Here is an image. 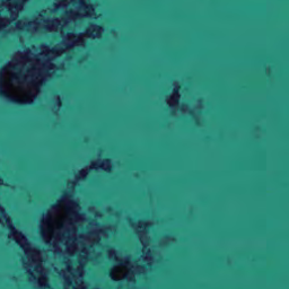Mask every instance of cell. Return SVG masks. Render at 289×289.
Listing matches in <instances>:
<instances>
[{
	"mask_svg": "<svg viewBox=\"0 0 289 289\" xmlns=\"http://www.w3.org/2000/svg\"><path fill=\"white\" fill-rule=\"evenodd\" d=\"M127 272H128V269H127L126 267L120 266V267L114 268L113 270H112L111 276L114 279V280H121L122 278H125L127 276Z\"/></svg>",
	"mask_w": 289,
	"mask_h": 289,
	"instance_id": "1",
	"label": "cell"
}]
</instances>
